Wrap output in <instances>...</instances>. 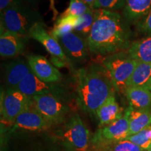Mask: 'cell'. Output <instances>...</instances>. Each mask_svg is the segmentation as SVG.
Listing matches in <instances>:
<instances>
[{"mask_svg": "<svg viewBox=\"0 0 151 151\" xmlns=\"http://www.w3.org/2000/svg\"><path fill=\"white\" fill-rule=\"evenodd\" d=\"M127 51L138 62H151V35L132 41Z\"/></svg>", "mask_w": 151, "mask_h": 151, "instance_id": "19", "label": "cell"}, {"mask_svg": "<svg viewBox=\"0 0 151 151\" xmlns=\"http://www.w3.org/2000/svg\"><path fill=\"white\" fill-rule=\"evenodd\" d=\"M33 106L49 124L64 122L69 107L61 98L53 94H41L31 97Z\"/></svg>", "mask_w": 151, "mask_h": 151, "instance_id": "5", "label": "cell"}, {"mask_svg": "<svg viewBox=\"0 0 151 151\" xmlns=\"http://www.w3.org/2000/svg\"><path fill=\"white\" fill-rule=\"evenodd\" d=\"M50 9H51L53 14V19L56 18L57 16L58 15V11L55 8V0H50Z\"/></svg>", "mask_w": 151, "mask_h": 151, "instance_id": "30", "label": "cell"}, {"mask_svg": "<svg viewBox=\"0 0 151 151\" xmlns=\"http://www.w3.org/2000/svg\"><path fill=\"white\" fill-rule=\"evenodd\" d=\"M83 1L90 9H92V7H93V5L96 0H83Z\"/></svg>", "mask_w": 151, "mask_h": 151, "instance_id": "31", "label": "cell"}, {"mask_svg": "<svg viewBox=\"0 0 151 151\" xmlns=\"http://www.w3.org/2000/svg\"><path fill=\"white\" fill-rule=\"evenodd\" d=\"M41 22H43L42 17L33 6L28 4L16 6L1 13V32L9 31L28 37L33 26Z\"/></svg>", "mask_w": 151, "mask_h": 151, "instance_id": "3", "label": "cell"}, {"mask_svg": "<svg viewBox=\"0 0 151 151\" xmlns=\"http://www.w3.org/2000/svg\"><path fill=\"white\" fill-rule=\"evenodd\" d=\"M13 122L15 127L29 131H41L46 129L50 126L36 110L32 104L29 108L20 113Z\"/></svg>", "mask_w": 151, "mask_h": 151, "instance_id": "14", "label": "cell"}, {"mask_svg": "<svg viewBox=\"0 0 151 151\" xmlns=\"http://www.w3.org/2000/svg\"><path fill=\"white\" fill-rule=\"evenodd\" d=\"M94 12L93 26L86 39L90 53L104 58L127 50L132 42V31L122 15L105 9H97Z\"/></svg>", "mask_w": 151, "mask_h": 151, "instance_id": "1", "label": "cell"}, {"mask_svg": "<svg viewBox=\"0 0 151 151\" xmlns=\"http://www.w3.org/2000/svg\"><path fill=\"white\" fill-rule=\"evenodd\" d=\"M151 78V62H139L130 78L129 86H145Z\"/></svg>", "mask_w": 151, "mask_h": 151, "instance_id": "22", "label": "cell"}, {"mask_svg": "<svg viewBox=\"0 0 151 151\" xmlns=\"http://www.w3.org/2000/svg\"><path fill=\"white\" fill-rule=\"evenodd\" d=\"M138 63L125 50L104 57L101 65L108 71L115 90L124 94Z\"/></svg>", "mask_w": 151, "mask_h": 151, "instance_id": "4", "label": "cell"}, {"mask_svg": "<svg viewBox=\"0 0 151 151\" xmlns=\"http://www.w3.org/2000/svg\"><path fill=\"white\" fill-rule=\"evenodd\" d=\"M32 104V98L16 89H6L1 94V115L7 122L14 120Z\"/></svg>", "mask_w": 151, "mask_h": 151, "instance_id": "7", "label": "cell"}, {"mask_svg": "<svg viewBox=\"0 0 151 151\" xmlns=\"http://www.w3.org/2000/svg\"><path fill=\"white\" fill-rule=\"evenodd\" d=\"M124 113V111L117 101L115 94H113L98 109L96 116L99 120V126L103 127L121 118Z\"/></svg>", "mask_w": 151, "mask_h": 151, "instance_id": "16", "label": "cell"}, {"mask_svg": "<svg viewBox=\"0 0 151 151\" xmlns=\"http://www.w3.org/2000/svg\"><path fill=\"white\" fill-rule=\"evenodd\" d=\"M29 97L46 94L61 96L63 92L62 87L58 83H48L37 78L33 73H30L16 88Z\"/></svg>", "mask_w": 151, "mask_h": 151, "instance_id": "11", "label": "cell"}, {"mask_svg": "<svg viewBox=\"0 0 151 151\" xmlns=\"http://www.w3.org/2000/svg\"><path fill=\"white\" fill-rule=\"evenodd\" d=\"M30 73L32 71L27 60L18 58L9 62L6 65L4 72L6 89H16Z\"/></svg>", "mask_w": 151, "mask_h": 151, "instance_id": "15", "label": "cell"}, {"mask_svg": "<svg viewBox=\"0 0 151 151\" xmlns=\"http://www.w3.org/2000/svg\"><path fill=\"white\" fill-rule=\"evenodd\" d=\"M24 4H28L27 0H0V13L11 7Z\"/></svg>", "mask_w": 151, "mask_h": 151, "instance_id": "29", "label": "cell"}, {"mask_svg": "<svg viewBox=\"0 0 151 151\" xmlns=\"http://www.w3.org/2000/svg\"><path fill=\"white\" fill-rule=\"evenodd\" d=\"M151 11V0H126L122 16L128 23L137 24Z\"/></svg>", "mask_w": 151, "mask_h": 151, "instance_id": "17", "label": "cell"}, {"mask_svg": "<svg viewBox=\"0 0 151 151\" xmlns=\"http://www.w3.org/2000/svg\"><path fill=\"white\" fill-rule=\"evenodd\" d=\"M60 134L76 150L86 151L89 146L90 131L78 113L72 115L66 121Z\"/></svg>", "mask_w": 151, "mask_h": 151, "instance_id": "6", "label": "cell"}, {"mask_svg": "<svg viewBox=\"0 0 151 151\" xmlns=\"http://www.w3.org/2000/svg\"><path fill=\"white\" fill-rule=\"evenodd\" d=\"M29 37L9 31L0 33V55L2 58H15L25 49Z\"/></svg>", "mask_w": 151, "mask_h": 151, "instance_id": "13", "label": "cell"}, {"mask_svg": "<svg viewBox=\"0 0 151 151\" xmlns=\"http://www.w3.org/2000/svg\"><path fill=\"white\" fill-rule=\"evenodd\" d=\"M94 21V12L93 9H90L89 11L80 16V23L75 27L73 31L78 35L86 38L88 37L91 32Z\"/></svg>", "mask_w": 151, "mask_h": 151, "instance_id": "23", "label": "cell"}, {"mask_svg": "<svg viewBox=\"0 0 151 151\" xmlns=\"http://www.w3.org/2000/svg\"><path fill=\"white\" fill-rule=\"evenodd\" d=\"M104 151H145L146 150L132 143L128 139H122L118 141H113L103 143Z\"/></svg>", "mask_w": 151, "mask_h": 151, "instance_id": "24", "label": "cell"}, {"mask_svg": "<svg viewBox=\"0 0 151 151\" xmlns=\"http://www.w3.org/2000/svg\"><path fill=\"white\" fill-rule=\"evenodd\" d=\"M129 106L135 109L151 107V92L143 86H129L124 91Z\"/></svg>", "mask_w": 151, "mask_h": 151, "instance_id": "18", "label": "cell"}, {"mask_svg": "<svg viewBox=\"0 0 151 151\" xmlns=\"http://www.w3.org/2000/svg\"><path fill=\"white\" fill-rule=\"evenodd\" d=\"M90 9L83 0H69L67 9L60 15V18L68 16H81L89 11Z\"/></svg>", "mask_w": 151, "mask_h": 151, "instance_id": "25", "label": "cell"}, {"mask_svg": "<svg viewBox=\"0 0 151 151\" xmlns=\"http://www.w3.org/2000/svg\"><path fill=\"white\" fill-rule=\"evenodd\" d=\"M147 151H151V146H150V148H149L148 150H147Z\"/></svg>", "mask_w": 151, "mask_h": 151, "instance_id": "34", "label": "cell"}, {"mask_svg": "<svg viewBox=\"0 0 151 151\" xmlns=\"http://www.w3.org/2000/svg\"><path fill=\"white\" fill-rule=\"evenodd\" d=\"M126 0H96L92 9H105V10L118 11L123 9Z\"/></svg>", "mask_w": 151, "mask_h": 151, "instance_id": "27", "label": "cell"}, {"mask_svg": "<svg viewBox=\"0 0 151 151\" xmlns=\"http://www.w3.org/2000/svg\"><path fill=\"white\" fill-rule=\"evenodd\" d=\"M39 1V0H27V3L29 4L32 5V6H35L36 4L37 3V1Z\"/></svg>", "mask_w": 151, "mask_h": 151, "instance_id": "32", "label": "cell"}, {"mask_svg": "<svg viewBox=\"0 0 151 151\" xmlns=\"http://www.w3.org/2000/svg\"><path fill=\"white\" fill-rule=\"evenodd\" d=\"M129 136L151 125V107L135 109L129 106Z\"/></svg>", "mask_w": 151, "mask_h": 151, "instance_id": "20", "label": "cell"}, {"mask_svg": "<svg viewBox=\"0 0 151 151\" xmlns=\"http://www.w3.org/2000/svg\"><path fill=\"white\" fill-rule=\"evenodd\" d=\"M129 106L121 118L100 128L94 135V141L103 144L127 139L129 136Z\"/></svg>", "mask_w": 151, "mask_h": 151, "instance_id": "9", "label": "cell"}, {"mask_svg": "<svg viewBox=\"0 0 151 151\" xmlns=\"http://www.w3.org/2000/svg\"><path fill=\"white\" fill-rule=\"evenodd\" d=\"M28 37L43 45L52 57L59 58L67 63L69 62L58 40L46 31V24L43 22L35 24L30 30Z\"/></svg>", "mask_w": 151, "mask_h": 151, "instance_id": "12", "label": "cell"}, {"mask_svg": "<svg viewBox=\"0 0 151 151\" xmlns=\"http://www.w3.org/2000/svg\"><path fill=\"white\" fill-rule=\"evenodd\" d=\"M56 39L70 62L81 64L88 60L90 53L86 38L73 31Z\"/></svg>", "mask_w": 151, "mask_h": 151, "instance_id": "8", "label": "cell"}, {"mask_svg": "<svg viewBox=\"0 0 151 151\" xmlns=\"http://www.w3.org/2000/svg\"><path fill=\"white\" fill-rule=\"evenodd\" d=\"M80 23V16H68L59 18L56 20L50 34L55 39L62 37L74 30Z\"/></svg>", "mask_w": 151, "mask_h": 151, "instance_id": "21", "label": "cell"}, {"mask_svg": "<svg viewBox=\"0 0 151 151\" xmlns=\"http://www.w3.org/2000/svg\"><path fill=\"white\" fill-rule=\"evenodd\" d=\"M137 30L139 33L144 35H151V11L136 24Z\"/></svg>", "mask_w": 151, "mask_h": 151, "instance_id": "28", "label": "cell"}, {"mask_svg": "<svg viewBox=\"0 0 151 151\" xmlns=\"http://www.w3.org/2000/svg\"><path fill=\"white\" fill-rule=\"evenodd\" d=\"M27 60L32 73L37 78L48 83H58L62 79V74L58 68L40 55H28Z\"/></svg>", "mask_w": 151, "mask_h": 151, "instance_id": "10", "label": "cell"}, {"mask_svg": "<svg viewBox=\"0 0 151 151\" xmlns=\"http://www.w3.org/2000/svg\"><path fill=\"white\" fill-rule=\"evenodd\" d=\"M75 81L78 105L90 116H96L98 109L115 94L110 76L102 65H92L78 69Z\"/></svg>", "mask_w": 151, "mask_h": 151, "instance_id": "2", "label": "cell"}, {"mask_svg": "<svg viewBox=\"0 0 151 151\" xmlns=\"http://www.w3.org/2000/svg\"><path fill=\"white\" fill-rule=\"evenodd\" d=\"M143 87H145V88H146L147 89H148V90H150V91L151 92V78L150 79V80L148 81V82L146 84V86H143Z\"/></svg>", "mask_w": 151, "mask_h": 151, "instance_id": "33", "label": "cell"}, {"mask_svg": "<svg viewBox=\"0 0 151 151\" xmlns=\"http://www.w3.org/2000/svg\"><path fill=\"white\" fill-rule=\"evenodd\" d=\"M127 139L144 150H148L151 146V125L137 134L129 136Z\"/></svg>", "mask_w": 151, "mask_h": 151, "instance_id": "26", "label": "cell"}, {"mask_svg": "<svg viewBox=\"0 0 151 151\" xmlns=\"http://www.w3.org/2000/svg\"><path fill=\"white\" fill-rule=\"evenodd\" d=\"M145 151H147V150H145Z\"/></svg>", "mask_w": 151, "mask_h": 151, "instance_id": "35", "label": "cell"}]
</instances>
